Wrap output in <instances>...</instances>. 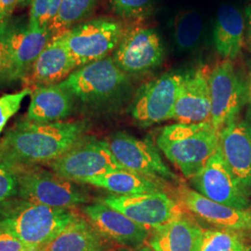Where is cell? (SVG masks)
Returning a JSON list of instances; mask_svg holds the SVG:
<instances>
[{"label": "cell", "mask_w": 251, "mask_h": 251, "mask_svg": "<svg viewBox=\"0 0 251 251\" xmlns=\"http://www.w3.org/2000/svg\"><path fill=\"white\" fill-rule=\"evenodd\" d=\"M87 128L84 121H19L0 141V164L11 170L48 164L77 143Z\"/></svg>", "instance_id": "cell-1"}, {"label": "cell", "mask_w": 251, "mask_h": 251, "mask_svg": "<svg viewBox=\"0 0 251 251\" xmlns=\"http://www.w3.org/2000/svg\"><path fill=\"white\" fill-rule=\"evenodd\" d=\"M78 217L71 209L10 198L0 205V230L12 233L31 249H42Z\"/></svg>", "instance_id": "cell-2"}, {"label": "cell", "mask_w": 251, "mask_h": 251, "mask_svg": "<svg viewBox=\"0 0 251 251\" xmlns=\"http://www.w3.org/2000/svg\"><path fill=\"white\" fill-rule=\"evenodd\" d=\"M82 105L90 110H107L124 102L130 94L131 84L112 56L88 63L58 84Z\"/></svg>", "instance_id": "cell-3"}, {"label": "cell", "mask_w": 251, "mask_h": 251, "mask_svg": "<svg viewBox=\"0 0 251 251\" xmlns=\"http://www.w3.org/2000/svg\"><path fill=\"white\" fill-rule=\"evenodd\" d=\"M156 144L186 179L202 171L220 145V133L210 121L166 126Z\"/></svg>", "instance_id": "cell-4"}, {"label": "cell", "mask_w": 251, "mask_h": 251, "mask_svg": "<svg viewBox=\"0 0 251 251\" xmlns=\"http://www.w3.org/2000/svg\"><path fill=\"white\" fill-rule=\"evenodd\" d=\"M13 171L18 179V197L27 201L70 209L90 200L86 191L75 181L62 178L51 171L35 166Z\"/></svg>", "instance_id": "cell-5"}, {"label": "cell", "mask_w": 251, "mask_h": 251, "mask_svg": "<svg viewBox=\"0 0 251 251\" xmlns=\"http://www.w3.org/2000/svg\"><path fill=\"white\" fill-rule=\"evenodd\" d=\"M125 31L117 20L97 18L79 24L56 37L61 38L79 68L110 56Z\"/></svg>", "instance_id": "cell-6"}, {"label": "cell", "mask_w": 251, "mask_h": 251, "mask_svg": "<svg viewBox=\"0 0 251 251\" xmlns=\"http://www.w3.org/2000/svg\"><path fill=\"white\" fill-rule=\"evenodd\" d=\"M47 166L60 177L75 182L123 170L105 141L82 137L72 147Z\"/></svg>", "instance_id": "cell-7"}, {"label": "cell", "mask_w": 251, "mask_h": 251, "mask_svg": "<svg viewBox=\"0 0 251 251\" xmlns=\"http://www.w3.org/2000/svg\"><path fill=\"white\" fill-rule=\"evenodd\" d=\"M210 123L220 133L237 120L247 100L246 81L235 70L232 61L217 63L209 73Z\"/></svg>", "instance_id": "cell-8"}, {"label": "cell", "mask_w": 251, "mask_h": 251, "mask_svg": "<svg viewBox=\"0 0 251 251\" xmlns=\"http://www.w3.org/2000/svg\"><path fill=\"white\" fill-rule=\"evenodd\" d=\"M181 72H169L142 85L135 93L129 114L142 127L172 119Z\"/></svg>", "instance_id": "cell-9"}, {"label": "cell", "mask_w": 251, "mask_h": 251, "mask_svg": "<svg viewBox=\"0 0 251 251\" xmlns=\"http://www.w3.org/2000/svg\"><path fill=\"white\" fill-rule=\"evenodd\" d=\"M165 53L158 32L152 28L135 27L126 30L112 57L126 75H141L159 67Z\"/></svg>", "instance_id": "cell-10"}, {"label": "cell", "mask_w": 251, "mask_h": 251, "mask_svg": "<svg viewBox=\"0 0 251 251\" xmlns=\"http://www.w3.org/2000/svg\"><path fill=\"white\" fill-rule=\"evenodd\" d=\"M105 142L124 170L148 179L178 180V177L167 166L157 148L150 141L126 132H117L111 135Z\"/></svg>", "instance_id": "cell-11"}, {"label": "cell", "mask_w": 251, "mask_h": 251, "mask_svg": "<svg viewBox=\"0 0 251 251\" xmlns=\"http://www.w3.org/2000/svg\"><path fill=\"white\" fill-rule=\"evenodd\" d=\"M100 202L123 213L136 224L153 230L184 212V207L162 191L132 196L112 195Z\"/></svg>", "instance_id": "cell-12"}, {"label": "cell", "mask_w": 251, "mask_h": 251, "mask_svg": "<svg viewBox=\"0 0 251 251\" xmlns=\"http://www.w3.org/2000/svg\"><path fill=\"white\" fill-rule=\"evenodd\" d=\"M190 180L195 191L213 202L238 209L251 207V196L236 181L220 145L204 169Z\"/></svg>", "instance_id": "cell-13"}, {"label": "cell", "mask_w": 251, "mask_h": 251, "mask_svg": "<svg viewBox=\"0 0 251 251\" xmlns=\"http://www.w3.org/2000/svg\"><path fill=\"white\" fill-rule=\"evenodd\" d=\"M48 30H34L11 24L6 41L0 81L25 79L39 54L51 40Z\"/></svg>", "instance_id": "cell-14"}, {"label": "cell", "mask_w": 251, "mask_h": 251, "mask_svg": "<svg viewBox=\"0 0 251 251\" xmlns=\"http://www.w3.org/2000/svg\"><path fill=\"white\" fill-rule=\"evenodd\" d=\"M175 197L181 206L206 224L251 240V207L238 209L225 206L204 198L184 185L177 187Z\"/></svg>", "instance_id": "cell-15"}, {"label": "cell", "mask_w": 251, "mask_h": 251, "mask_svg": "<svg viewBox=\"0 0 251 251\" xmlns=\"http://www.w3.org/2000/svg\"><path fill=\"white\" fill-rule=\"evenodd\" d=\"M209 73L205 66L182 73L172 119L178 123L210 121Z\"/></svg>", "instance_id": "cell-16"}, {"label": "cell", "mask_w": 251, "mask_h": 251, "mask_svg": "<svg viewBox=\"0 0 251 251\" xmlns=\"http://www.w3.org/2000/svg\"><path fill=\"white\" fill-rule=\"evenodd\" d=\"M83 212L105 239L132 250L142 248L150 237V230L136 224L123 213L102 202L88 205Z\"/></svg>", "instance_id": "cell-17"}, {"label": "cell", "mask_w": 251, "mask_h": 251, "mask_svg": "<svg viewBox=\"0 0 251 251\" xmlns=\"http://www.w3.org/2000/svg\"><path fill=\"white\" fill-rule=\"evenodd\" d=\"M225 161L241 188L251 197V124L238 119L220 132Z\"/></svg>", "instance_id": "cell-18"}, {"label": "cell", "mask_w": 251, "mask_h": 251, "mask_svg": "<svg viewBox=\"0 0 251 251\" xmlns=\"http://www.w3.org/2000/svg\"><path fill=\"white\" fill-rule=\"evenodd\" d=\"M77 64L60 37H52L39 54L25 79L29 85L48 87L65 80Z\"/></svg>", "instance_id": "cell-19"}, {"label": "cell", "mask_w": 251, "mask_h": 251, "mask_svg": "<svg viewBox=\"0 0 251 251\" xmlns=\"http://www.w3.org/2000/svg\"><path fill=\"white\" fill-rule=\"evenodd\" d=\"M204 229L186 212L152 230L148 239L152 251H199Z\"/></svg>", "instance_id": "cell-20"}, {"label": "cell", "mask_w": 251, "mask_h": 251, "mask_svg": "<svg viewBox=\"0 0 251 251\" xmlns=\"http://www.w3.org/2000/svg\"><path fill=\"white\" fill-rule=\"evenodd\" d=\"M246 38V24L242 12L232 5H222L216 14L213 44L225 60L233 61L241 53Z\"/></svg>", "instance_id": "cell-21"}, {"label": "cell", "mask_w": 251, "mask_h": 251, "mask_svg": "<svg viewBox=\"0 0 251 251\" xmlns=\"http://www.w3.org/2000/svg\"><path fill=\"white\" fill-rule=\"evenodd\" d=\"M72 95L58 84L37 87L32 90L27 120L36 123H53L69 117L72 113Z\"/></svg>", "instance_id": "cell-22"}, {"label": "cell", "mask_w": 251, "mask_h": 251, "mask_svg": "<svg viewBox=\"0 0 251 251\" xmlns=\"http://www.w3.org/2000/svg\"><path fill=\"white\" fill-rule=\"evenodd\" d=\"M90 222L78 217L41 251H107L108 245Z\"/></svg>", "instance_id": "cell-23"}, {"label": "cell", "mask_w": 251, "mask_h": 251, "mask_svg": "<svg viewBox=\"0 0 251 251\" xmlns=\"http://www.w3.org/2000/svg\"><path fill=\"white\" fill-rule=\"evenodd\" d=\"M85 183L105 189L117 196H132L161 191L153 179L124 169L90 178Z\"/></svg>", "instance_id": "cell-24"}, {"label": "cell", "mask_w": 251, "mask_h": 251, "mask_svg": "<svg viewBox=\"0 0 251 251\" xmlns=\"http://www.w3.org/2000/svg\"><path fill=\"white\" fill-rule=\"evenodd\" d=\"M204 21L196 10L180 11L173 21V43L179 53L195 51L201 42Z\"/></svg>", "instance_id": "cell-25"}, {"label": "cell", "mask_w": 251, "mask_h": 251, "mask_svg": "<svg viewBox=\"0 0 251 251\" xmlns=\"http://www.w3.org/2000/svg\"><path fill=\"white\" fill-rule=\"evenodd\" d=\"M98 0H62L57 16L49 27L52 37L61 36L88 18Z\"/></svg>", "instance_id": "cell-26"}, {"label": "cell", "mask_w": 251, "mask_h": 251, "mask_svg": "<svg viewBox=\"0 0 251 251\" xmlns=\"http://www.w3.org/2000/svg\"><path fill=\"white\" fill-rule=\"evenodd\" d=\"M199 251H251V242L237 233L212 227L204 230Z\"/></svg>", "instance_id": "cell-27"}, {"label": "cell", "mask_w": 251, "mask_h": 251, "mask_svg": "<svg viewBox=\"0 0 251 251\" xmlns=\"http://www.w3.org/2000/svg\"><path fill=\"white\" fill-rule=\"evenodd\" d=\"M62 0H33L28 26L34 30H48L57 16Z\"/></svg>", "instance_id": "cell-28"}, {"label": "cell", "mask_w": 251, "mask_h": 251, "mask_svg": "<svg viewBox=\"0 0 251 251\" xmlns=\"http://www.w3.org/2000/svg\"><path fill=\"white\" fill-rule=\"evenodd\" d=\"M112 9L124 19H143L150 15L155 0H111Z\"/></svg>", "instance_id": "cell-29"}, {"label": "cell", "mask_w": 251, "mask_h": 251, "mask_svg": "<svg viewBox=\"0 0 251 251\" xmlns=\"http://www.w3.org/2000/svg\"><path fill=\"white\" fill-rule=\"evenodd\" d=\"M31 94V88H25L18 92L5 94L0 97V134L9 119L20 110L23 101Z\"/></svg>", "instance_id": "cell-30"}, {"label": "cell", "mask_w": 251, "mask_h": 251, "mask_svg": "<svg viewBox=\"0 0 251 251\" xmlns=\"http://www.w3.org/2000/svg\"><path fill=\"white\" fill-rule=\"evenodd\" d=\"M16 196H18L16 173L9 167L0 164V205Z\"/></svg>", "instance_id": "cell-31"}, {"label": "cell", "mask_w": 251, "mask_h": 251, "mask_svg": "<svg viewBox=\"0 0 251 251\" xmlns=\"http://www.w3.org/2000/svg\"><path fill=\"white\" fill-rule=\"evenodd\" d=\"M26 249L31 248L27 247L12 233L0 230V251H22Z\"/></svg>", "instance_id": "cell-32"}, {"label": "cell", "mask_w": 251, "mask_h": 251, "mask_svg": "<svg viewBox=\"0 0 251 251\" xmlns=\"http://www.w3.org/2000/svg\"><path fill=\"white\" fill-rule=\"evenodd\" d=\"M10 25H11V22L9 21V19L0 24V76H1V72H2L3 61H4L6 41H7V37L9 35Z\"/></svg>", "instance_id": "cell-33"}, {"label": "cell", "mask_w": 251, "mask_h": 251, "mask_svg": "<svg viewBox=\"0 0 251 251\" xmlns=\"http://www.w3.org/2000/svg\"><path fill=\"white\" fill-rule=\"evenodd\" d=\"M20 4V0H0V24L9 20L13 9Z\"/></svg>", "instance_id": "cell-34"}, {"label": "cell", "mask_w": 251, "mask_h": 251, "mask_svg": "<svg viewBox=\"0 0 251 251\" xmlns=\"http://www.w3.org/2000/svg\"><path fill=\"white\" fill-rule=\"evenodd\" d=\"M247 86V113H246V121L251 124V60L249 62V74L246 80Z\"/></svg>", "instance_id": "cell-35"}, {"label": "cell", "mask_w": 251, "mask_h": 251, "mask_svg": "<svg viewBox=\"0 0 251 251\" xmlns=\"http://www.w3.org/2000/svg\"><path fill=\"white\" fill-rule=\"evenodd\" d=\"M246 18H247V29H246L245 43L251 52V5L246 9Z\"/></svg>", "instance_id": "cell-36"}, {"label": "cell", "mask_w": 251, "mask_h": 251, "mask_svg": "<svg viewBox=\"0 0 251 251\" xmlns=\"http://www.w3.org/2000/svg\"><path fill=\"white\" fill-rule=\"evenodd\" d=\"M152 251V249L150 247H142V248H139V249H134V250H123V251Z\"/></svg>", "instance_id": "cell-37"}, {"label": "cell", "mask_w": 251, "mask_h": 251, "mask_svg": "<svg viewBox=\"0 0 251 251\" xmlns=\"http://www.w3.org/2000/svg\"><path fill=\"white\" fill-rule=\"evenodd\" d=\"M33 0H20V4H23V5H27V4H31Z\"/></svg>", "instance_id": "cell-38"}, {"label": "cell", "mask_w": 251, "mask_h": 251, "mask_svg": "<svg viewBox=\"0 0 251 251\" xmlns=\"http://www.w3.org/2000/svg\"><path fill=\"white\" fill-rule=\"evenodd\" d=\"M22 251H41L40 249H26V250H24Z\"/></svg>", "instance_id": "cell-39"}, {"label": "cell", "mask_w": 251, "mask_h": 251, "mask_svg": "<svg viewBox=\"0 0 251 251\" xmlns=\"http://www.w3.org/2000/svg\"><path fill=\"white\" fill-rule=\"evenodd\" d=\"M250 1H251V0H250Z\"/></svg>", "instance_id": "cell-40"}]
</instances>
